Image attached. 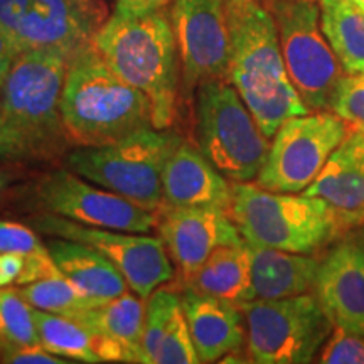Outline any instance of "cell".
<instances>
[{"instance_id":"cell-26","label":"cell","mask_w":364,"mask_h":364,"mask_svg":"<svg viewBox=\"0 0 364 364\" xmlns=\"http://www.w3.org/2000/svg\"><path fill=\"white\" fill-rule=\"evenodd\" d=\"M321 26L344 75L364 73V12L351 0H318Z\"/></svg>"},{"instance_id":"cell-17","label":"cell","mask_w":364,"mask_h":364,"mask_svg":"<svg viewBox=\"0 0 364 364\" xmlns=\"http://www.w3.org/2000/svg\"><path fill=\"white\" fill-rule=\"evenodd\" d=\"M302 194L324 199L343 233L364 226V129H351Z\"/></svg>"},{"instance_id":"cell-38","label":"cell","mask_w":364,"mask_h":364,"mask_svg":"<svg viewBox=\"0 0 364 364\" xmlns=\"http://www.w3.org/2000/svg\"><path fill=\"white\" fill-rule=\"evenodd\" d=\"M12 182V176L9 172L0 169V194L7 189V186Z\"/></svg>"},{"instance_id":"cell-30","label":"cell","mask_w":364,"mask_h":364,"mask_svg":"<svg viewBox=\"0 0 364 364\" xmlns=\"http://www.w3.org/2000/svg\"><path fill=\"white\" fill-rule=\"evenodd\" d=\"M317 361L324 364H364V336L349 334L334 327L322 346Z\"/></svg>"},{"instance_id":"cell-31","label":"cell","mask_w":364,"mask_h":364,"mask_svg":"<svg viewBox=\"0 0 364 364\" xmlns=\"http://www.w3.org/2000/svg\"><path fill=\"white\" fill-rule=\"evenodd\" d=\"M48 248L33 228L16 221H0V253L33 255Z\"/></svg>"},{"instance_id":"cell-33","label":"cell","mask_w":364,"mask_h":364,"mask_svg":"<svg viewBox=\"0 0 364 364\" xmlns=\"http://www.w3.org/2000/svg\"><path fill=\"white\" fill-rule=\"evenodd\" d=\"M38 159L27 139L7 118L0 115V161L22 162Z\"/></svg>"},{"instance_id":"cell-1","label":"cell","mask_w":364,"mask_h":364,"mask_svg":"<svg viewBox=\"0 0 364 364\" xmlns=\"http://www.w3.org/2000/svg\"><path fill=\"white\" fill-rule=\"evenodd\" d=\"M167 7L117 2L93 36V46L112 71L150 100L156 129L174 124L181 90L179 49Z\"/></svg>"},{"instance_id":"cell-3","label":"cell","mask_w":364,"mask_h":364,"mask_svg":"<svg viewBox=\"0 0 364 364\" xmlns=\"http://www.w3.org/2000/svg\"><path fill=\"white\" fill-rule=\"evenodd\" d=\"M63 127L76 147H103L154 127L152 105L112 71L93 43L73 54L61 100Z\"/></svg>"},{"instance_id":"cell-16","label":"cell","mask_w":364,"mask_h":364,"mask_svg":"<svg viewBox=\"0 0 364 364\" xmlns=\"http://www.w3.org/2000/svg\"><path fill=\"white\" fill-rule=\"evenodd\" d=\"M159 235L181 279L193 275L209 255L226 245L243 243L238 226L221 208L161 206Z\"/></svg>"},{"instance_id":"cell-36","label":"cell","mask_w":364,"mask_h":364,"mask_svg":"<svg viewBox=\"0 0 364 364\" xmlns=\"http://www.w3.org/2000/svg\"><path fill=\"white\" fill-rule=\"evenodd\" d=\"M26 265V255L0 253V289L17 284Z\"/></svg>"},{"instance_id":"cell-13","label":"cell","mask_w":364,"mask_h":364,"mask_svg":"<svg viewBox=\"0 0 364 364\" xmlns=\"http://www.w3.org/2000/svg\"><path fill=\"white\" fill-rule=\"evenodd\" d=\"M171 19L188 93L204 81H230L231 38L225 0H172Z\"/></svg>"},{"instance_id":"cell-19","label":"cell","mask_w":364,"mask_h":364,"mask_svg":"<svg viewBox=\"0 0 364 364\" xmlns=\"http://www.w3.org/2000/svg\"><path fill=\"white\" fill-rule=\"evenodd\" d=\"M179 294L199 363L221 361L245 344L247 321L238 304L191 289Z\"/></svg>"},{"instance_id":"cell-14","label":"cell","mask_w":364,"mask_h":364,"mask_svg":"<svg viewBox=\"0 0 364 364\" xmlns=\"http://www.w3.org/2000/svg\"><path fill=\"white\" fill-rule=\"evenodd\" d=\"M314 294L334 327L364 336V226L332 241L321 258Z\"/></svg>"},{"instance_id":"cell-21","label":"cell","mask_w":364,"mask_h":364,"mask_svg":"<svg viewBox=\"0 0 364 364\" xmlns=\"http://www.w3.org/2000/svg\"><path fill=\"white\" fill-rule=\"evenodd\" d=\"M247 247L252 257L255 299L273 300L312 292L321 267L316 255L285 252L252 241H247Z\"/></svg>"},{"instance_id":"cell-18","label":"cell","mask_w":364,"mask_h":364,"mask_svg":"<svg viewBox=\"0 0 364 364\" xmlns=\"http://www.w3.org/2000/svg\"><path fill=\"white\" fill-rule=\"evenodd\" d=\"M231 184L198 145H177L162 172V206L230 209Z\"/></svg>"},{"instance_id":"cell-24","label":"cell","mask_w":364,"mask_h":364,"mask_svg":"<svg viewBox=\"0 0 364 364\" xmlns=\"http://www.w3.org/2000/svg\"><path fill=\"white\" fill-rule=\"evenodd\" d=\"M182 289L230 300L238 306L255 300L247 241L216 248L193 275L182 279Z\"/></svg>"},{"instance_id":"cell-20","label":"cell","mask_w":364,"mask_h":364,"mask_svg":"<svg viewBox=\"0 0 364 364\" xmlns=\"http://www.w3.org/2000/svg\"><path fill=\"white\" fill-rule=\"evenodd\" d=\"M144 364H196V354L181 294L159 289L147 300L145 314Z\"/></svg>"},{"instance_id":"cell-6","label":"cell","mask_w":364,"mask_h":364,"mask_svg":"<svg viewBox=\"0 0 364 364\" xmlns=\"http://www.w3.org/2000/svg\"><path fill=\"white\" fill-rule=\"evenodd\" d=\"M181 142L174 130L149 127L112 145L76 147L66 164L86 181L156 211L162 206L164 167Z\"/></svg>"},{"instance_id":"cell-22","label":"cell","mask_w":364,"mask_h":364,"mask_svg":"<svg viewBox=\"0 0 364 364\" xmlns=\"http://www.w3.org/2000/svg\"><path fill=\"white\" fill-rule=\"evenodd\" d=\"M48 248L63 277L97 306L130 290L120 270L97 248L66 238L49 240Z\"/></svg>"},{"instance_id":"cell-15","label":"cell","mask_w":364,"mask_h":364,"mask_svg":"<svg viewBox=\"0 0 364 364\" xmlns=\"http://www.w3.org/2000/svg\"><path fill=\"white\" fill-rule=\"evenodd\" d=\"M0 33L19 51L51 48L70 58L93 43L70 0H0Z\"/></svg>"},{"instance_id":"cell-27","label":"cell","mask_w":364,"mask_h":364,"mask_svg":"<svg viewBox=\"0 0 364 364\" xmlns=\"http://www.w3.org/2000/svg\"><path fill=\"white\" fill-rule=\"evenodd\" d=\"M17 290L34 309L59 314V316H75L90 307H97V304L85 297L63 275L21 285L17 287Z\"/></svg>"},{"instance_id":"cell-8","label":"cell","mask_w":364,"mask_h":364,"mask_svg":"<svg viewBox=\"0 0 364 364\" xmlns=\"http://www.w3.org/2000/svg\"><path fill=\"white\" fill-rule=\"evenodd\" d=\"M247 321L248 358L257 364H306L334 331L316 294L241 304Z\"/></svg>"},{"instance_id":"cell-7","label":"cell","mask_w":364,"mask_h":364,"mask_svg":"<svg viewBox=\"0 0 364 364\" xmlns=\"http://www.w3.org/2000/svg\"><path fill=\"white\" fill-rule=\"evenodd\" d=\"M196 142L208 161L233 182L257 179L270 149V139L228 80L198 86Z\"/></svg>"},{"instance_id":"cell-32","label":"cell","mask_w":364,"mask_h":364,"mask_svg":"<svg viewBox=\"0 0 364 364\" xmlns=\"http://www.w3.org/2000/svg\"><path fill=\"white\" fill-rule=\"evenodd\" d=\"M0 363L7 364H66L70 359L56 356L41 344H14L0 339Z\"/></svg>"},{"instance_id":"cell-39","label":"cell","mask_w":364,"mask_h":364,"mask_svg":"<svg viewBox=\"0 0 364 364\" xmlns=\"http://www.w3.org/2000/svg\"><path fill=\"white\" fill-rule=\"evenodd\" d=\"M117 2H124V4H162V6H169L172 0H117Z\"/></svg>"},{"instance_id":"cell-23","label":"cell","mask_w":364,"mask_h":364,"mask_svg":"<svg viewBox=\"0 0 364 364\" xmlns=\"http://www.w3.org/2000/svg\"><path fill=\"white\" fill-rule=\"evenodd\" d=\"M34 318L41 346L56 356L73 363H125L120 346L76 318L39 309H34Z\"/></svg>"},{"instance_id":"cell-9","label":"cell","mask_w":364,"mask_h":364,"mask_svg":"<svg viewBox=\"0 0 364 364\" xmlns=\"http://www.w3.org/2000/svg\"><path fill=\"white\" fill-rule=\"evenodd\" d=\"M287 73L311 112L329 110L343 68L321 26L316 0H267Z\"/></svg>"},{"instance_id":"cell-5","label":"cell","mask_w":364,"mask_h":364,"mask_svg":"<svg viewBox=\"0 0 364 364\" xmlns=\"http://www.w3.org/2000/svg\"><path fill=\"white\" fill-rule=\"evenodd\" d=\"M70 59L59 49H26L14 59L0 88V115L26 136L38 159L70 145L61 117Z\"/></svg>"},{"instance_id":"cell-34","label":"cell","mask_w":364,"mask_h":364,"mask_svg":"<svg viewBox=\"0 0 364 364\" xmlns=\"http://www.w3.org/2000/svg\"><path fill=\"white\" fill-rule=\"evenodd\" d=\"M59 275H63V273L59 272L58 265L54 263L51 252H49V248H44L38 253L27 255L24 270H22V275L17 280L16 287L33 284V282L51 279V277Z\"/></svg>"},{"instance_id":"cell-2","label":"cell","mask_w":364,"mask_h":364,"mask_svg":"<svg viewBox=\"0 0 364 364\" xmlns=\"http://www.w3.org/2000/svg\"><path fill=\"white\" fill-rule=\"evenodd\" d=\"M231 38L230 83L252 112L260 130L273 139L289 118L311 110L287 73L279 33L262 0H225Z\"/></svg>"},{"instance_id":"cell-12","label":"cell","mask_w":364,"mask_h":364,"mask_svg":"<svg viewBox=\"0 0 364 364\" xmlns=\"http://www.w3.org/2000/svg\"><path fill=\"white\" fill-rule=\"evenodd\" d=\"M36 198L46 211L80 225L145 235L157 228L154 211L86 182L85 177L68 169L53 171L41 177L36 186Z\"/></svg>"},{"instance_id":"cell-37","label":"cell","mask_w":364,"mask_h":364,"mask_svg":"<svg viewBox=\"0 0 364 364\" xmlns=\"http://www.w3.org/2000/svg\"><path fill=\"white\" fill-rule=\"evenodd\" d=\"M19 53L21 51L17 49V46L6 34L0 33V88H2L4 81H6V76L9 70H11L14 59Z\"/></svg>"},{"instance_id":"cell-10","label":"cell","mask_w":364,"mask_h":364,"mask_svg":"<svg viewBox=\"0 0 364 364\" xmlns=\"http://www.w3.org/2000/svg\"><path fill=\"white\" fill-rule=\"evenodd\" d=\"M349 132L351 125L329 110L289 118L273 135L255 184L273 193H304Z\"/></svg>"},{"instance_id":"cell-40","label":"cell","mask_w":364,"mask_h":364,"mask_svg":"<svg viewBox=\"0 0 364 364\" xmlns=\"http://www.w3.org/2000/svg\"><path fill=\"white\" fill-rule=\"evenodd\" d=\"M316 2H318V0H316Z\"/></svg>"},{"instance_id":"cell-29","label":"cell","mask_w":364,"mask_h":364,"mask_svg":"<svg viewBox=\"0 0 364 364\" xmlns=\"http://www.w3.org/2000/svg\"><path fill=\"white\" fill-rule=\"evenodd\" d=\"M329 110L348 122L351 129H364V73L341 76Z\"/></svg>"},{"instance_id":"cell-25","label":"cell","mask_w":364,"mask_h":364,"mask_svg":"<svg viewBox=\"0 0 364 364\" xmlns=\"http://www.w3.org/2000/svg\"><path fill=\"white\" fill-rule=\"evenodd\" d=\"M140 295L125 294L108 300L102 306L90 307L83 312L68 316L81 324L102 332L108 339L118 344L124 351L125 363H142V346L147 304Z\"/></svg>"},{"instance_id":"cell-4","label":"cell","mask_w":364,"mask_h":364,"mask_svg":"<svg viewBox=\"0 0 364 364\" xmlns=\"http://www.w3.org/2000/svg\"><path fill=\"white\" fill-rule=\"evenodd\" d=\"M228 213L243 240L292 253H317L344 235L324 199L273 193L248 182L231 184Z\"/></svg>"},{"instance_id":"cell-35","label":"cell","mask_w":364,"mask_h":364,"mask_svg":"<svg viewBox=\"0 0 364 364\" xmlns=\"http://www.w3.org/2000/svg\"><path fill=\"white\" fill-rule=\"evenodd\" d=\"M70 4L80 16V19L83 21L91 36L97 34V31L110 17V9H108L107 0H70Z\"/></svg>"},{"instance_id":"cell-28","label":"cell","mask_w":364,"mask_h":364,"mask_svg":"<svg viewBox=\"0 0 364 364\" xmlns=\"http://www.w3.org/2000/svg\"><path fill=\"white\" fill-rule=\"evenodd\" d=\"M0 339L14 344H41L34 307L17 287L0 289Z\"/></svg>"},{"instance_id":"cell-11","label":"cell","mask_w":364,"mask_h":364,"mask_svg":"<svg viewBox=\"0 0 364 364\" xmlns=\"http://www.w3.org/2000/svg\"><path fill=\"white\" fill-rule=\"evenodd\" d=\"M31 223L43 235L81 241L97 248L120 270L130 290L142 299H149L159 287L174 279V263L162 238L157 236L80 225L53 213L36 216Z\"/></svg>"}]
</instances>
